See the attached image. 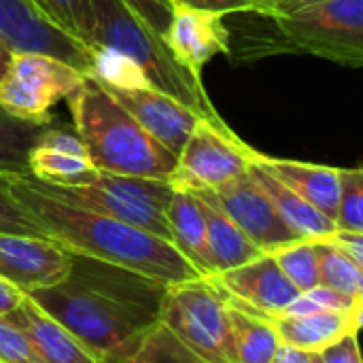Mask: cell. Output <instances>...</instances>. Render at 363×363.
Listing matches in <instances>:
<instances>
[{"label":"cell","mask_w":363,"mask_h":363,"mask_svg":"<svg viewBox=\"0 0 363 363\" xmlns=\"http://www.w3.org/2000/svg\"><path fill=\"white\" fill-rule=\"evenodd\" d=\"M160 323L206 363H236L230 304L211 277L168 285Z\"/></svg>","instance_id":"obj_7"},{"label":"cell","mask_w":363,"mask_h":363,"mask_svg":"<svg viewBox=\"0 0 363 363\" xmlns=\"http://www.w3.org/2000/svg\"><path fill=\"white\" fill-rule=\"evenodd\" d=\"M34 347L45 363H98L96 357L34 300L23 296L19 306L4 317Z\"/></svg>","instance_id":"obj_16"},{"label":"cell","mask_w":363,"mask_h":363,"mask_svg":"<svg viewBox=\"0 0 363 363\" xmlns=\"http://www.w3.org/2000/svg\"><path fill=\"white\" fill-rule=\"evenodd\" d=\"M23 296L26 294L21 289H17L13 283L0 277V317H6L9 313H13L23 300Z\"/></svg>","instance_id":"obj_37"},{"label":"cell","mask_w":363,"mask_h":363,"mask_svg":"<svg viewBox=\"0 0 363 363\" xmlns=\"http://www.w3.org/2000/svg\"><path fill=\"white\" fill-rule=\"evenodd\" d=\"M279 264L285 279L300 291H308L319 285V262L315 240H298L270 253Z\"/></svg>","instance_id":"obj_27"},{"label":"cell","mask_w":363,"mask_h":363,"mask_svg":"<svg viewBox=\"0 0 363 363\" xmlns=\"http://www.w3.org/2000/svg\"><path fill=\"white\" fill-rule=\"evenodd\" d=\"M13 47L0 36V79L4 77V72H6V68H9V64H11V60H13Z\"/></svg>","instance_id":"obj_40"},{"label":"cell","mask_w":363,"mask_h":363,"mask_svg":"<svg viewBox=\"0 0 363 363\" xmlns=\"http://www.w3.org/2000/svg\"><path fill=\"white\" fill-rule=\"evenodd\" d=\"M111 363H206L187 349L164 323L153 325L128 353Z\"/></svg>","instance_id":"obj_24"},{"label":"cell","mask_w":363,"mask_h":363,"mask_svg":"<svg viewBox=\"0 0 363 363\" xmlns=\"http://www.w3.org/2000/svg\"><path fill=\"white\" fill-rule=\"evenodd\" d=\"M28 172L45 183L55 185H79L89 181L98 170L89 164L87 157L60 153L43 147H34L28 153Z\"/></svg>","instance_id":"obj_23"},{"label":"cell","mask_w":363,"mask_h":363,"mask_svg":"<svg viewBox=\"0 0 363 363\" xmlns=\"http://www.w3.org/2000/svg\"><path fill=\"white\" fill-rule=\"evenodd\" d=\"M317 262H319V285L336 289L345 296L362 300L363 296V268L351 257H347L336 245L328 238L315 240Z\"/></svg>","instance_id":"obj_25"},{"label":"cell","mask_w":363,"mask_h":363,"mask_svg":"<svg viewBox=\"0 0 363 363\" xmlns=\"http://www.w3.org/2000/svg\"><path fill=\"white\" fill-rule=\"evenodd\" d=\"M0 363H45L30 340L4 317H0Z\"/></svg>","instance_id":"obj_32"},{"label":"cell","mask_w":363,"mask_h":363,"mask_svg":"<svg viewBox=\"0 0 363 363\" xmlns=\"http://www.w3.org/2000/svg\"><path fill=\"white\" fill-rule=\"evenodd\" d=\"M0 183L45 230L49 240L68 253L115 264L164 285L200 277L168 240L113 217L51 198L38 191L26 172L0 174Z\"/></svg>","instance_id":"obj_2"},{"label":"cell","mask_w":363,"mask_h":363,"mask_svg":"<svg viewBox=\"0 0 363 363\" xmlns=\"http://www.w3.org/2000/svg\"><path fill=\"white\" fill-rule=\"evenodd\" d=\"M319 0H259V11L257 15L268 17V15H279V13H289L296 9H302L306 4H313Z\"/></svg>","instance_id":"obj_38"},{"label":"cell","mask_w":363,"mask_h":363,"mask_svg":"<svg viewBox=\"0 0 363 363\" xmlns=\"http://www.w3.org/2000/svg\"><path fill=\"white\" fill-rule=\"evenodd\" d=\"M0 232L49 240L45 230L17 204V200L6 191V187L2 183H0Z\"/></svg>","instance_id":"obj_31"},{"label":"cell","mask_w":363,"mask_h":363,"mask_svg":"<svg viewBox=\"0 0 363 363\" xmlns=\"http://www.w3.org/2000/svg\"><path fill=\"white\" fill-rule=\"evenodd\" d=\"M153 32H157L162 38L168 30L172 6L168 0H123Z\"/></svg>","instance_id":"obj_33"},{"label":"cell","mask_w":363,"mask_h":363,"mask_svg":"<svg viewBox=\"0 0 363 363\" xmlns=\"http://www.w3.org/2000/svg\"><path fill=\"white\" fill-rule=\"evenodd\" d=\"M87 45L123 57L143 85L160 89L196 111L202 119L221 123L202 77L177 62L164 38L153 32L123 0H91V28Z\"/></svg>","instance_id":"obj_4"},{"label":"cell","mask_w":363,"mask_h":363,"mask_svg":"<svg viewBox=\"0 0 363 363\" xmlns=\"http://www.w3.org/2000/svg\"><path fill=\"white\" fill-rule=\"evenodd\" d=\"M332 245H336L347 257H351L357 266L363 268V232H347V230H336L330 238Z\"/></svg>","instance_id":"obj_36"},{"label":"cell","mask_w":363,"mask_h":363,"mask_svg":"<svg viewBox=\"0 0 363 363\" xmlns=\"http://www.w3.org/2000/svg\"><path fill=\"white\" fill-rule=\"evenodd\" d=\"M166 219L172 247L200 277H211L213 272L206 247V223L198 196L189 189L174 187L166 208Z\"/></svg>","instance_id":"obj_19"},{"label":"cell","mask_w":363,"mask_h":363,"mask_svg":"<svg viewBox=\"0 0 363 363\" xmlns=\"http://www.w3.org/2000/svg\"><path fill=\"white\" fill-rule=\"evenodd\" d=\"M223 291L232 308L262 315L266 319L281 317L300 291L285 279L270 253L242 264L234 270L211 277Z\"/></svg>","instance_id":"obj_12"},{"label":"cell","mask_w":363,"mask_h":363,"mask_svg":"<svg viewBox=\"0 0 363 363\" xmlns=\"http://www.w3.org/2000/svg\"><path fill=\"white\" fill-rule=\"evenodd\" d=\"M166 287L128 268L70 253L62 281L26 296L62 323L96 362L111 363L160 323Z\"/></svg>","instance_id":"obj_1"},{"label":"cell","mask_w":363,"mask_h":363,"mask_svg":"<svg viewBox=\"0 0 363 363\" xmlns=\"http://www.w3.org/2000/svg\"><path fill=\"white\" fill-rule=\"evenodd\" d=\"M66 100L74 132L98 172L170 181L177 155L157 143L94 74H85Z\"/></svg>","instance_id":"obj_3"},{"label":"cell","mask_w":363,"mask_h":363,"mask_svg":"<svg viewBox=\"0 0 363 363\" xmlns=\"http://www.w3.org/2000/svg\"><path fill=\"white\" fill-rule=\"evenodd\" d=\"M232 340L236 363H270L274 359L281 340L272 319L251 315L230 306Z\"/></svg>","instance_id":"obj_22"},{"label":"cell","mask_w":363,"mask_h":363,"mask_svg":"<svg viewBox=\"0 0 363 363\" xmlns=\"http://www.w3.org/2000/svg\"><path fill=\"white\" fill-rule=\"evenodd\" d=\"M251 151L225 121L200 119L177 157L170 183L172 187L189 191L217 189L249 170Z\"/></svg>","instance_id":"obj_9"},{"label":"cell","mask_w":363,"mask_h":363,"mask_svg":"<svg viewBox=\"0 0 363 363\" xmlns=\"http://www.w3.org/2000/svg\"><path fill=\"white\" fill-rule=\"evenodd\" d=\"M334 223L338 230L363 232L362 168H338V206Z\"/></svg>","instance_id":"obj_29"},{"label":"cell","mask_w":363,"mask_h":363,"mask_svg":"<svg viewBox=\"0 0 363 363\" xmlns=\"http://www.w3.org/2000/svg\"><path fill=\"white\" fill-rule=\"evenodd\" d=\"M68 268L70 253L60 245L45 238L0 232V277L23 294L62 281Z\"/></svg>","instance_id":"obj_15"},{"label":"cell","mask_w":363,"mask_h":363,"mask_svg":"<svg viewBox=\"0 0 363 363\" xmlns=\"http://www.w3.org/2000/svg\"><path fill=\"white\" fill-rule=\"evenodd\" d=\"M26 174L38 191L51 198L130 223L170 242L166 219V208L174 191L170 181L96 172L89 181L79 185H55L38 181L30 172Z\"/></svg>","instance_id":"obj_6"},{"label":"cell","mask_w":363,"mask_h":363,"mask_svg":"<svg viewBox=\"0 0 363 363\" xmlns=\"http://www.w3.org/2000/svg\"><path fill=\"white\" fill-rule=\"evenodd\" d=\"M281 345L306 353H319L338 342L347 334H357L362 328V308L349 313H311V315H281L274 319Z\"/></svg>","instance_id":"obj_18"},{"label":"cell","mask_w":363,"mask_h":363,"mask_svg":"<svg viewBox=\"0 0 363 363\" xmlns=\"http://www.w3.org/2000/svg\"><path fill=\"white\" fill-rule=\"evenodd\" d=\"M30 4L64 34L87 45L91 28V0H30Z\"/></svg>","instance_id":"obj_28"},{"label":"cell","mask_w":363,"mask_h":363,"mask_svg":"<svg viewBox=\"0 0 363 363\" xmlns=\"http://www.w3.org/2000/svg\"><path fill=\"white\" fill-rule=\"evenodd\" d=\"M100 83L157 143H162L170 153L179 157L194 125L202 119L196 111L181 104L177 98L147 85Z\"/></svg>","instance_id":"obj_13"},{"label":"cell","mask_w":363,"mask_h":363,"mask_svg":"<svg viewBox=\"0 0 363 363\" xmlns=\"http://www.w3.org/2000/svg\"><path fill=\"white\" fill-rule=\"evenodd\" d=\"M83 77V72L57 57L36 51H13V60L0 79V108L17 119L49 125V108L66 100L81 85Z\"/></svg>","instance_id":"obj_8"},{"label":"cell","mask_w":363,"mask_h":363,"mask_svg":"<svg viewBox=\"0 0 363 363\" xmlns=\"http://www.w3.org/2000/svg\"><path fill=\"white\" fill-rule=\"evenodd\" d=\"M43 128L0 108V174L28 172V153Z\"/></svg>","instance_id":"obj_26"},{"label":"cell","mask_w":363,"mask_h":363,"mask_svg":"<svg viewBox=\"0 0 363 363\" xmlns=\"http://www.w3.org/2000/svg\"><path fill=\"white\" fill-rule=\"evenodd\" d=\"M264 19L272 21L274 34L253 38L242 49V60L306 53L349 68L363 64V0H319Z\"/></svg>","instance_id":"obj_5"},{"label":"cell","mask_w":363,"mask_h":363,"mask_svg":"<svg viewBox=\"0 0 363 363\" xmlns=\"http://www.w3.org/2000/svg\"><path fill=\"white\" fill-rule=\"evenodd\" d=\"M249 172L257 181V185L266 191V196L274 204V208L281 215V219L300 238H304V240H323V238H330L338 230L336 223L330 217H325L323 213H319L304 198H300L296 191H291L287 185H283L281 181H277L272 174H268L259 166L251 164L249 166Z\"/></svg>","instance_id":"obj_21"},{"label":"cell","mask_w":363,"mask_h":363,"mask_svg":"<svg viewBox=\"0 0 363 363\" xmlns=\"http://www.w3.org/2000/svg\"><path fill=\"white\" fill-rule=\"evenodd\" d=\"M0 36L15 51L45 53L83 74L94 72V49L49 23L30 0H0Z\"/></svg>","instance_id":"obj_11"},{"label":"cell","mask_w":363,"mask_h":363,"mask_svg":"<svg viewBox=\"0 0 363 363\" xmlns=\"http://www.w3.org/2000/svg\"><path fill=\"white\" fill-rule=\"evenodd\" d=\"M315 363H362L357 334H347L338 342L315 353Z\"/></svg>","instance_id":"obj_35"},{"label":"cell","mask_w":363,"mask_h":363,"mask_svg":"<svg viewBox=\"0 0 363 363\" xmlns=\"http://www.w3.org/2000/svg\"><path fill=\"white\" fill-rule=\"evenodd\" d=\"M362 308V300L345 296L336 289L317 285L304 294H300L283 315H311V313H349Z\"/></svg>","instance_id":"obj_30"},{"label":"cell","mask_w":363,"mask_h":363,"mask_svg":"<svg viewBox=\"0 0 363 363\" xmlns=\"http://www.w3.org/2000/svg\"><path fill=\"white\" fill-rule=\"evenodd\" d=\"M251 164L272 174L277 181L287 185L291 191H296L300 198H304L311 206H315L332 221L336 219L338 168L298 162V160H279V157L264 155L255 149L251 151Z\"/></svg>","instance_id":"obj_17"},{"label":"cell","mask_w":363,"mask_h":363,"mask_svg":"<svg viewBox=\"0 0 363 363\" xmlns=\"http://www.w3.org/2000/svg\"><path fill=\"white\" fill-rule=\"evenodd\" d=\"M223 17L219 13L172 6L164 43L179 64L202 77V68L213 57L232 53V32Z\"/></svg>","instance_id":"obj_14"},{"label":"cell","mask_w":363,"mask_h":363,"mask_svg":"<svg viewBox=\"0 0 363 363\" xmlns=\"http://www.w3.org/2000/svg\"><path fill=\"white\" fill-rule=\"evenodd\" d=\"M200 200L204 223H206V247L211 262V277L234 270L251 259L259 257L262 251L242 234V230L215 204L206 191H194Z\"/></svg>","instance_id":"obj_20"},{"label":"cell","mask_w":363,"mask_h":363,"mask_svg":"<svg viewBox=\"0 0 363 363\" xmlns=\"http://www.w3.org/2000/svg\"><path fill=\"white\" fill-rule=\"evenodd\" d=\"M170 6H185L196 11H208L219 15L232 13H257L259 0H168Z\"/></svg>","instance_id":"obj_34"},{"label":"cell","mask_w":363,"mask_h":363,"mask_svg":"<svg viewBox=\"0 0 363 363\" xmlns=\"http://www.w3.org/2000/svg\"><path fill=\"white\" fill-rule=\"evenodd\" d=\"M270 363H315V353H306L289 345H281Z\"/></svg>","instance_id":"obj_39"},{"label":"cell","mask_w":363,"mask_h":363,"mask_svg":"<svg viewBox=\"0 0 363 363\" xmlns=\"http://www.w3.org/2000/svg\"><path fill=\"white\" fill-rule=\"evenodd\" d=\"M198 191H206L262 253H274L281 247L304 240L281 219L274 204L249 170L217 189Z\"/></svg>","instance_id":"obj_10"}]
</instances>
